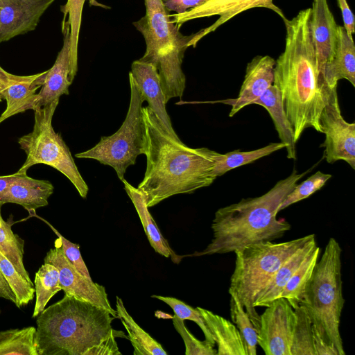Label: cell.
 I'll list each match as a JSON object with an SVG mask.
<instances>
[{
  "instance_id": "1",
  "label": "cell",
  "mask_w": 355,
  "mask_h": 355,
  "mask_svg": "<svg viewBox=\"0 0 355 355\" xmlns=\"http://www.w3.org/2000/svg\"><path fill=\"white\" fill-rule=\"evenodd\" d=\"M141 112L146 168L137 188L148 207L173 196L210 186L217 178L214 168L220 153L187 146L162 128L148 106L142 107Z\"/></svg>"
},
{
  "instance_id": "2",
  "label": "cell",
  "mask_w": 355,
  "mask_h": 355,
  "mask_svg": "<svg viewBox=\"0 0 355 355\" xmlns=\"http://www.w3.org/2000/svg\"><path fill=\"white\" fill-rule=\"evenodd\" d=\"M284 22L285 48L275 60L272 85L281 93L297 143L309 128L321 132L319 119L324 101L312 37L311 8L300 10Z\"/></svg>"
},
{
  "instance_id": "3",
  "label": "cell",
  "mask_w": 355,
  "mask_h": 355,
  "mask_svg": "<svg viewBox=\"0 0 355 355\" xmlns=\"http://www.w3.org/2000/svg\"><path fill=\"white\" fill-rule=\"evenodd\" d=\"M311 168L298 173L293 169L266 193L218 209L211 223L213 239L202 251L185 257H200L239 251L246 246L282 238L291 225L277 219L278 208L284 198Z\"/></svg>"
},
{
  "instance_id": "4",
  "label": "cell",
  "mask_w": 355,
  "mask_h": 355,
  "mask_svg": "<svg viewBox=\"0 0 355 355\" xmlns=\"http://www.w3.org/2000/svg\"><path fill=\"white\" fill-rule=\"evenodd\" d=\"M106 309L64 294L44 309L36 321L39 355H84L112 331Z\"/></svg>"
},
{
  "instance_id": "5",
  "label": "cell",
  "mask_w": 355,
  "mask_h": 355,
  "mask_svg": "<svg viewBox=\"0 0 355 355\" xmlns=\"http://www.w3.org/2000/svg\"><path fill=\"white\" fill-rule=\"evenodd\" d=\"M145 15L133 25L143 35L146 51L141 61L153 64L157 69L165 102L182 97L186 77L182 69V60L189 43L195 33L184 35L174 23L163 0H144Z\"/></svg>"
},
{
  "instance_id": "6",
  "label": "cell",
  "mask_w": 355,
  "mask_h": 355,
  "mask_svg": "<svg viewBox=\"0 0 355 355\" xmlns=\"http://www.w3.org/2000/svg\"><path fill=\"white\" fill-rule=\"evenodd\" d=\"M342 248L330 238L316 263L300 304L312 322L313 332L345 355L340 333L341 313L345 304L341 275Z\"/></svg>"
},
{
  "instance_id": "7",
  "label": "cell",
  "mask_w": 355,
  "mask_h": 355,
  "mask_svg": "<svg viewBox=\"0 0 355 355\" xmlns=\"http://www.w3.org/2000/svg\"><path fill=\"white\" fill-rule=\"evenodd\" d=\"M313 238L315 236L313 234L282 243L263 242L246 246L234 252L235 266L228 291L236 296L256 331L259 315L254 302L257 295L280 266Z\"/></svg>"
},
{
  "instance_id": "8",
  "label": "cell",
  "mask_w": 355,
  "mask_h": 355,
  "mask_svg": "<svg viewBox=\"0 0 355 355\" xmlns=\"http://www.w3.org/2000/svg\"><path fill=\"white\" fill-rule=\"evenodd\" d=\"M59 99L35 110L33 130L18 139L20 148L26 155V160L18 173H26L33 165L50 166L65 175L85 198L88 186L80 175L69 148L61 135L52 125V119Z\"/></svg>"
},
{
  "instance_id": "9",
  "label": "cell",
  "mask_w": 355,
  "mask_h": 355,
  "mask_svg": "<svg viewBox=\"0 0 355 355\" xmlns=\"http://www.w3.org/2000/svg\"><path fill=\"white\" fill-rule=\"evenodd\" d=\"M130 101L126 117L120 128L110 136L101 137L92 148L75 155L77 158L93 159L112 167L120 180L126 169L136 163L144 154V122L142 105L144 102L139 89L129 73Z\"/></svg>"
},
{
  "instance_id": "10",
  "label": "cell",
  "mask_w": 355,
  "mask_h": 355,
  "mask_svg": "<svg viewBox=\"0 0 355 355\" xmlns=\"http://www.w3.org/2000/svg\"><path fill=\"white\" fill-rule=\"evenodd\" d=\"M324 106L320 116L321 132L325 135L322 147L329 164L338 160L346 162L355 169V123H348L341 114L337 87L322 89Z\"/></svg>"
},
{
  "instance_id": "11",
  "label": "cell",
  "mask_w": 355,
  "mask_h": 355,
  "mask_svg": "<svg viewBox=\"0 0 355 355\" xmlns=\"http://www.w3.org/2000/svg\"><path fill=\"white\" fill-rule=\"evenodd\" d=\"M259 315L257 345L266 355H291L295 311L288 302L278 297Z\"/></svg>"
},
{
  "instance_id": "12",
  "label": "cell",
  "mask_w": 355,
  "mask_h": 355,
  "mask_svg": "<svg viewBox=\"0 0 355 355\" xmlns=\"http://www.w3.org/2000/svg\"><path fill=\"white\" fill-rule=\"evenodd\" d=\"M44 261L58 270L60 286L65 294L103 308L117 318L116 311L111 306L105 287L86 278L75 268L66 258L59 238Z\"/></svg>"
},
{
  "instance_id": "13",
  "label": "cell",
  "mask_w": 355,
  "mask_h": 355,
  "mask_svg": "<svg viewBox=\"0 0 355 355\" xmlns=\"http://www.w3.org/2000/svg\"><path fill=\"white\" fill-rule=\"evenodd\" d=\"M253 8H268L276 12L284 21L283 12L273 3V0H209L204 4L187 10L182 14L171 15V20L180 27L190 20L218 15V19L207 28L195 33L189 46L195 47L205 35L216 30L236 15Z\"/></svg>"
},
{
  "instance_id": "14",
  "label": "cell",
  "mask_w": 355,
  "mask_h": 355,
  "mask_svg": "<svg viewBox=\"0 0 355 355\" xmlns=\"http://www.w3.org/2000/svg\"><path fill=\"white\" fill-rule=\"evenodd\" d=\"M311 30L321 89L324 76L334 60L338 40V25L327 0H313Z\"/></svg>"
},
{
  "instance_id": "15",
  "label": "cell",
  "mask_w": 355,
  "mask_h": 355,
  "mask_svg": "<svg viewBox=\"0 0 355 355\" xmlns=\"http://www.w3.org/2000/svg\"><path fill=\"white\" fill-rule=\"evenodd\" d=\"M55 0H0V43L35 29Z\"/></svg>"
},
{
  "instance_id": "16",
  "label": "cell",
  "mask_w": 355,
  "mask_h": 355,
  "mask_svg": "<svg viewBox=\"0 0 355 355\" xmlns=\"http://www.w3.org/2000/svg\"><path fill=\"white\" fill-rule=\"evenodd\" d=\"M46 72L18 76L10 73L1 67L0 96L6 101V107L0 115V123L10 116L31 110Z\"/></svg>"
},
{
  "instance_id": "17",
  "label": "cell",
  "mask_w": 355,
  "mask_h": 355,
  "mask_svg": "<svg viewBox=\"0 0 355 355\" xmlns=\"http://www.w3.org/2000/svg\"><path fill=\"white\" fill-rule=\"evenodd\" d=\"M275 60L269 55H257L246 67L244 80L238 96L225 101L232 106L229 116H234L244 107L254 104L272 85Z\"/></svg>"
},
{
  "instance_id": "18",
  "label": "cell",
  "mask_w": 355,
  "mask_h": 355,
  "mask_svg": "<svg viewBox=\"0 0 355 355\" xmlns=\"http://www.w3.org/2000/svg\"><path fill=\"white\" fill-rule=\"evenodd\" d=\"M63 45L51 69L47 70L44 80L31 105L35 110L60 99L63 94H69V87L74 78L70 67V28L62 29Z\"/></svg>"
},
{
  "instance_id": "19",
  "label": "cell",
  "mask_w": 355,
  "mask_h": 355,
  "mask_svg": "<svg viewBox=\"0 0 355 355\" xmlns=\"http://www.w3.org/2000/svg\"><path fill=\"white\" fill-rule=\"evenodd\" d=\"M139 89L143 99L154 113L162 128L173 138L180 139L174 130L166 110L165 97L161 87L158 72L151 64L135 60L129 72Z\"/></svg>"
},
{
  "instance_id": "20",
  "label": "cell",
  "mask_w": 355,
  "mask_h": 355,
  "mask_svg": "<svg viewBox=\"0 0 355 355\" xmlns=\"http://www.w3.org/2000/svg\"><path fill=\"white\" fill-rule=\"evenodd\" d=\"M53 190L49 180L34 179L26 173H18L13 182L0 192V207L6 203H15L28 211L31 216H35L37 209L48 205Z\"/></svg>"
},
{
  "instance_id": "21",
  "label": "cell",
  "mask_w": 355,
  "mask_h": 355,
  "mask_svg": "<svg viewBox=\"0 0 355 355\" xmlns=\"http://www.w3.org/2000/svg\"><path fill=\"white\" fill-rule=\"evenodd\" d=\"M196 309L217 345V355H248L243 339L232 322L207 309Z\"/></svg>"
},
{
  "instance_id": "22",
  "label": "cell",
  "mask_w": 355,
  "mask_h": 355,
  "mask_svg": "<svg viewBox=\"0 0 355 355\" xmlns=\"http://www.w3.org/2000/svg\"><path fill=\"white\" fill-rule=\"evenodd\" d=\"M340 79H346L355 87V46L353 37L345 28L338 26V40L335 55L321 87L333 88Z\"/></svg>"
},
{
  "instance_id": "23",
  "label": "cell",
  "mask_w": 355,
  "mask_h": 355,
  "mask_svg": "<svg viewBox=\"0 0 355 355\" xmlns=\"http://www.w3.org/2000/svg\"><path fill=\"white\" fill-rule=\"evenodd\" d=\"M124 189L131 200L138 214L150 246L159 254L171 258V261L178 263L182 259L175 253L166 239L162 236L153 216L150 215L142 192L130 184L125 178L122 180Z\"/></svg>"
},
{
  "instance_id": "24",
  "label": "cell",
  "mask_w": 355,
  "mask_h": 355,
  "mask_svg": "<svg viewBox=\"0 0 355 355\" xmlns=\"http://www.w3.org/2000/svg\"><path fill=\"white\" fill-rule=\"evenodd\" d=\"M316 245L315 238H313L295 252L260 291L254 306L266 307L278 298L289 279Z\"/></svg>"
},
{
  "instance_id": "25",
  "label": "cell",
  "mask_w": 355,
  "mask_h": 355,
  "mask_svg": "<svg viewBox=\"0 0 355 355\" xmlns=\"http://www.w3.org/2000/svg\"><path fill=\"white\" fill-rule=\"evenodd\" d=\"M254 104L263 107L269 113L282 143L286 145L288 159H296L294 130L288 119L279 90L272 85Z\"/></svg>"
},
{
  "instance_id": "26",
  "label": "cell",
  "mask_w": 355,
  "mask_h": 355,
  "mask_svg": "<svg viewBox=\"0 0 355 355\" xmlns=\"http://www.w3.org/2000/svg\"><path fill=\"white\" fill-rule=\"evenodd\" d=\"M116 311L125 328L132 345L134 355H166L161 345L145 331L127 311L122 300L116 297Z\"/></svg>"
},
{
  "instance_id": "27",
  "label": "cell",
  "mask_w": 355,
  "mask_h": 355,
  "mask_svg": "<svg viewBox=\"0 0 355 355\" xmlns=\"http://www.w3.org/2000/svg\"><path fill=\"white\" fill-rule=\"evenodd\" d=\"M320 252V248L316 245L289 279L279 296L286 299L293 309L302 301L305 289L318 260Z\"/></svg>"
},
{
  "instance_id": "28",
  "label": "cell",
  "mask_w": 355,
  "mask_h": 355,
  "mask_svg": "<svg viewBox=\"0 0 355 355\" xmlns=\"http://www.w3.org/2000/svg\"><path fill=\"white\" fill-rule=\"evenodd\" d=\"M86 0H67L61 7L63 13L62 29L70 28V67L71 75L75 78L78 71V46L81 26L82 12ZM92 6L104 7L96 0H89Z\"/></svg>"
},
{
  "instance_id": "29",
  "label": "cell",
  "mask_w": 355,
  "mask_h": 355,
  "mask_svg": "<svg viewBox=\"0 0 355 355\" xmlns=\"http://www.w3.org/2000/svg\"><path fill=\"white\" fill-rule=\"evenodd\" d=\"M36 332L32 326L0 331V355H39Z\"/></svg>"
},
{
  "instance_id": "30",
  "label": "cell",
  "mask_w": 355,
  "mask_h": 355,
  "mask_svg": "<svg viewBox=\"0 0 355 355\" xmlns=\"http://www.w3.org/2000/svg\"><path fill=\"white\" fill-rule=\"evenodd\" d=\"M284 148H286L284 143L276 142L250 151L235 150L225 154L220 153L214 166V173L217 178L222 176L232 169L252 163Z\"/></svg>"
},
{
  "instance_id": "31",
  "label": "cell",
  "mask_w": 355,
  "mask_h": 355,
  "mask_svg": "<svg viewBox=\"0 0 355 355\" xmlns=\"http://www.w3.org/2000/svg\"><path fill=\"white\" fill-rule=\"evenodd\" d=\"M34 286L36 300L32 316L36 318L51 297L62 290L57 268L49 263L42 264L35 273Z\"/></svg>"
},
{
  "instance_id": "32",
  "label": "cell",
  "mask_w": 355,
  "mask_h": 355,
  "mask_svg": "<svg viewBox=\"0 0 355 355\" xmlns=\"http://www.w3.org/2000/svg\"><path fill=\"white\" fill-rule=\"evenodd\" d=\"M295 311V322L290 347L291 355H315L312 322L304 306Z\"/></svg>"
},
{
  "instance_id": "33",
  "label": "cell",
  "mask_w": 355,
  "mask_h": 355,
  "mask_svg": "<svg viewBox=\"0 0 355 355\" xmlns=\"http://www.w3.org/2000/svg\"><path fill=\"white\" fill-rule=\"evenodd\" d=\"M0 252L12 263L22 277L34 284L24 264V241L12 232L11 225L3 219L1 213Z\"/></svg>"
},
{
  "instance_id": "34",
  "label": "cell",
  "mask_w": 355,
  "mask_h": 355,
  "mask_svg": "<svg viewBox=\"0 0 355 355\" xmlns=\"http://www.w3.org/2000/svg\"><path fill=\"white\" fill-rule=\"evenodd\" d=\"M0 271L15 295V305L18 308H21L32 301L35 293L34 284L29 283L22 277L12 263L1 252Z\"/></svg>"
},
{
  "instance_id": "35",
  "label": "cell",
  "mask_w": 355,
  "mask_h": 355,
  "mask_svg": "<svg viewBox=\"0 0 355 355\" xmlns=\"http://www.w3.org/2000/svg\"><path fill=\"white\" fill-rule=\"evenodd\" d=\"M230 315L245 345L248 355H257V331L236 296L230 293Z\"/></svg>"
},
{
  "instance_id": "36",
  "label": "cell",
  "mask_w": 355,
  "mask_h": 355,
  "mask_svg": "<svg viewBox=\"0 0 355 355\" xmlns=\"http://www.w3.org/2000/svg\"><path fill=\"white\" fill-rule=\"evenodd\" d=\"M331 178V174L318 171L300 184H296L279 205L278 212L294 203L307 198L320 190Z\"/></svg>"
},
{
  "instance_id": "37",
  "label": "cell",
  "mask_w": 355,
  "mask_h": 355,
  "mask_svg": "<svg viewBox=\"0 0 355 355\" xmlns=\"http://www.w3.org/2000/svg\"><path fill=\"white\" fill-rule=\"evenodd\" d=\"M151 297L167 304L173 309L174 314L178 318L184 320H189L196 322L204 334L205 340L215 345L213 336L207 328L202 315L196 308L193 309L175 297H164L155 295H152Z\"/></svg>"
},
{
  "instance_id": "38",
  "label": "cell",
  "mask_w": 355,
  "mask_h": 355,
  "mask_svg": "<svg viewBox=\"0 0 355 355\" xmlns=\"http://www.w3.org/2000/svg\"><path fill=\"white\" fill-rule=\"evenodd\" d=\"M173 324L176 331L181 336L185 346V355H216L217 350L214 345L207 341L197 339L187 328L184 320L176 315L172 317Z\"/></svg>"
},
{
  "instance_id": "39",
  "label": "cell",
  "mask_w": 355,
  "mask_h": 355,
  "mask_svg": "<svg viewBox=\"0 0 355 355\" xmlns=\"http://www.w3.org/2000/svg\"><path fill=\"white\" fill-rule=\"evenodd\" d=\"M43 220L45 221L49 225V226L60 239L63 252L66 258L69 260V261L75 267V268L81 275H83L84 277L89 279V280H92L89 273V270L86 266V264L85 263L82 258L80 252L79 245L73 243L67 240V239H65L51 224L48 223V222H46L44 220Z\"/></svg>"
},
{
  "instance_id": "40",
  "label": "cell",
  "mask_w": 355,
  "mask_h": 355,
  "mask_svg": "<svg viewBox=\"0 0 355 355\" xmlns=\"http://www.w3.org/2000/svg\"><path fill=\"white\" fill-rule=\"evenodd\" d=\"M121 336L128 338L122 331L113 329L106 338L87 350L84 355H121L115 340L116 336Z\"/></svg>"
},
{
  "instance_id": "41",
  "label": "cell",
  "mask_w": 355,
  "mask_h": 355,
  "mask_svg": "<svg viewBox=\"0 0 355 355\" xmlns=\"http://www.w3.org/2000/svg\"><path fill=\"white\" fill-rule=\"evenodd\" d=\"M209 0H163L166 9L174 11L175 14H182L188 10L198 7Z\"/></svg>"
},
{
  "instance_id": "42",
  "label": "cell",
  "mask_w": 355,
  "mask_h": 355,
  "mask_svg": "<svg viewBox=\"0 0 355 355\" xmlns=\"http://www.w3.org/2000/svg\"><path fill=\"white\" fill-rule=\"evenodd\" d=\"M338 6L340 9L344 28L348 35L353 37L354 33V17L349 8L346 0H337Z\"/></svg>"
},
{
  "instance_id": "43",
  "label": "cell",
  "mask_w": 355,
  "mask_h": 355,
  "mask_svg": "<svg viewBox=\"0 0 355 355\" xmlns=\"http://www.w3.org/2000/svg\"><path fill=\"white\" fill-rule=\"evenodd\" d=\"M0 297L15 304L16 297L8 282L0 271Z\"/></svg>"
},
{
  "instance_id": "44",
  "label": "cell",
  "mask_w": 355,
  "mask_h": 355,
  "mask_svg": "<svg viewBox=\"0 0 355 355\" xmlns=\"http://www.w3.org/2000/svg\"><path fill=\"white\" fill-rule=\"evenodd\" d=\"M18 173L0 176V192L6 189L9 184L16 178Z\"/></svg>"
},
{
  "instance_id": "45",
  "label": "cell",
  "mask_w": 355,
  "mask_h": 355,
  "mask_svg": "<svg viewBox=\"0 0 355 355\" xmlns=\"http://www.w3.org/2000/svg\"><path fill=\"white\" fill-rule=\"evenodd\" d=\"M1 67L0 66V83H1ZM2 101H3V99L0 96V102H1Z\"/></svg>"
},
{
  "instance_id": "46",
  "label": "cell",
  "mask_w": 355,
  "mask_h": 355,
  "mask_svg": "<svg viewBox=\"0 0 355 355\" xmlns=\"http://www.w3.org/2000/svg\"><path fill=\"white\" fill-rule=\"evenodd\" d=\"M0 313H1V309H0Z\"/></svg>"
}]
</instances>
